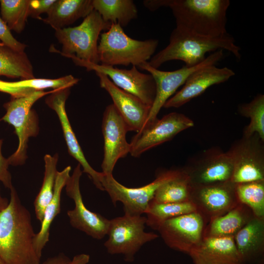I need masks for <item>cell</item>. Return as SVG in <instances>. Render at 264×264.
Masks as SVG:
<instances>
[{
  "mask_svg": "<svg viewBox=\"0 0 264 264\" xmlns=\"http://www.w3.org/2000/svg\"><path fill=\"white\" fill-rule=\"evenodd\" d=\"M78 164L65 186L67 195L74 202V208L68 210L67 215L71 226L90 236L101 240L107 235L110 220L92 212L85 206L80 189V180L82 174Z\"/></svg>",
  "mask_w": 264,
  "mask_h": 264,
  "instance_id": "14",
  "label": "cell"
},
{
  "mask_svg": "<svg viewBox=\"0 0 264 264\" xmlns=\"http://www.w3.org/2000/svg\"><path fill=\"white\" fill-rule=\"evenodd\" d=\"M235 74L231 68H220L215 65L199 69L189 76L182 88L166 101L163 108L180 107L203 93L210 87L225 82Z\"/></svg>",
  "mask_w": 264,
  "mask_h": 264,
  "instance_id": "20",
  "label": "cell"
},
{
  "mask_svg": "<svg viewBox=\"0 0 264 264\" xmlns=\"http://www.w3.org/2000/svg\"><path fill=\"white\" fill-rule=\"evenodd\" d=\"M264 141L255 133L242 136L227 151L233 164L231 181L239 183L264 180Z\"/></svg>",
  "mask_w": 264,
  "mask_h": 264,
  "instance_id": "11",
  "label": "cell"
},
{
  "mask_svg": "<svg viewBox=\"0 0 264 264\" xmlns=\"http://www.w3.org/2000/svg\"><path fill=\"white\" fill-rule=\"evenodd\" d=\"M158 44L156 39L137 40L128 36L118 23H112L100 35L98 54L101 65L138 66L148 62Z\"/></svg>",
  "mask_w": 264,
  "mask_h": 264,
  "instance_id": "4",
  "label": "cell"
},
{
  "mask_svg": "<svg viewBox=\"0 0 264 264\" xmlns=\"http://www.w3.org/2000/svg\"><path fill=\"white\" fill-rule=\"evenodd\" d=\"M90 259L89 255L87 254H80L75 255L67 264H87Z\"/></svg>",
  "mask_w": 264,
  "mask_h": 264,
  "instance_id": "39",
  "label": "cell"
},
{
  "mask_svg": "<svg viewBox=\"0 0 264 264\" xmlns=\"http://www.w3.org/2000/svg\"><path fill=\"white\" fill-rule=\"evenodd\" d=\"M111 24L104 21L100 15L93 10L79 25L55 30V37L62 44V51L53 46L50 48V51L64 57L73 55L80 60L98 64V38L101 31L108 30Z\"/></svg>",
  "mask_w": 264,
  "mask_h": 264,
  "instance_id": "5",
  "label": "cell"
},
{
  "mask_svg": "<svg viewBox=\"0 0 264 264\" xmlns=\"http://www.w3.org/2000/svg\"><path fill=\"white\" fill-rule=\"evenodd\" d=\"M70 171L71 167L68 166L57 173L53 197L44 209L41 228L36 234L34 241L35 250L40 259L43 250L49 241L51 224L61 211V193L70 176Z\"/></svg>",
  "mask_w": 264,
  "mask_h": 264,
  "instance_id": "23",
  "label": "cell"
},
{
  "mask_svg": "<svg viewBox=\"0 0 264 264\" xmlns=\"http://www.w3.org/2000/svg\"><path fill=\"white\" fill-rule=\"evenodd\" d=\"M69 93V88L53 90L46 97L45 103L58 115L69 154L82 167L83 172L88 174L96 187L104 191L101 182L103 173L95 170L87 160L67 116L65 104Z\"/></svg>",
  "mask_w": 264,
  "mask_h": 264,
  "instance_id": "18",
  "label": "cell"
},
{
  "mask_svg": "<svg viewBox=\"0 0 264 264\" xmlns=\"http://www.w3.org/2000/svg\"><path fill=\"white\" fill-rule=\"evenodd\" d=\"M70 260L64 254L60 253L52 257L48 258L43 264H67Z\"/></svg>",
  "mask_w": 264,
  "mask_h": 264,
  "instance_id": "38",
  "label": "cell"
},
{
  "mask_svg": "<svg viewBox=\"0 0 264 264\" xmlns=\"http://www.w3.org/2000/svg\"><path fill=\"white\" fill-rule=\"evenodd\" d=\"M146 217L125 214L110 220L104 243L107 252L111 255L121 254L127 262L133 261L141 247L158 237L154 232L145 231Z\"/></svg>",
  "mask_w": 264,
  "mask_h": 264,
  "instance_id": "7",
  "label": "cell"
},
{
  "mask_svg": "<svg viewBox=\"0 0 264 264\" xmlns=\"http://www.w3.org/2000/svg\"><path fill=\"white\" fill-rule=\"evenodd\" d=\"M182 169L192 185H207L231 181L233 164L228 152L214 148L204 151Z\"/></svg>",
  "mask_w": 264,
  "mask_h": 264,
  "instance_id": "16",
  "label": "cell"
},
{
  "mask_svg": "<svg viewBox=\"0 0 264 264\" xmlns=\"http://www.w3.org/2000/svg\"><path fill=\"white\" fill-rule=\"evenodd\" d=\"M194 125L191 119L176 112L166 114L160 119L157 118L133 136L130 143V154L138 157L146 151L171 140L178 133Z\"/></svg>",
  "mask_w": 264,
  "mask_h": 264,
  "instance_id": "13",
  "label": "cell"
},
{
  "mask_svg": "<svg viewBox=\"0 0 264 264\" xmlns=\"http://www.w3.org/2000/svg\"><path fill=\"white\" fill-rule=\"evenodd\" d=\"M236 184L231 181L207 185H192L190 200L208 222L222 215L239 203Z\"/></svg>",
  "mask_w": 264,
  "mask_h": 264,
  "instance_id": "17",
  "label": "cell"
},
{
  "mask_svg": "<svg viewBox=\"0 0 264 264\" xmlns=\"http://www.w3.org/2000/svg\"><path fill=\"white\" fill-rule=\"evenodd\" d=\"M2 140L0 139V181L7 188L10 189L12 186L11 176L8 171L9 164L8 159L4 158L1 153Z\"/></svg>",
  "mask_w": 264,
  "mask_h": 264,
  "instance_id": "37",
  "label": "cell"
},
{
  "mask_svg": "<svg viewBox=\"0 0 264 264\" xmlns=\"http://www.w3.org/2000/svg\"><path fill=\"white\" fill-rule=\"evenodd\" d=\"M234 239L244 264H258L264 261V218L254 216Z\"/></svg>",
  "mask_w": 264,
  "mask_h": 264,
  "instance_id": "22",
  "label": "cell"
},
{
  "mask_svg": "<svg viewBox=\"0 0 264 264\" xmlns=\"http://www.w3.org/2000/svg\"><path fill=\"white\" fill-rule=\"evenodd\" d=\"M254 217L250 209L240 202L224 214L209 221L204 237L234 236Z\"/></svg>",
  "mask_w": 264,
  "mask_h": 264,
  "instance_id": "25",
  "label": "cell"
},
{
  "mask_svg": "<svg viewBox=\"0 0 264 264\" xmlns=\"http://www.w3.org/2000/svg\"><path fill=\"white\" fill-rule=\"evenodd\" d=\"M197 211L195 204L191 201L176 203H157L151 200L145 212L146 225L157 230L165 220Z\"/></svg>",
  "mask_w": 264,
  "mask_h": 264,
  "instance_id": "28",
  "label": "cell"
},
{
  "mask_svg": "<svg viewBox=\"0 0 264 264\" xmlns=\"http://www.w3.org/2000/svg\"><path fill=\"white\" fill-rule=\"evenodd\" d=\"M258 264H264V261L260 262V263H259Z\"/></svg>",
  "mask_w": 264,
  "mask_h": 264,
  "instance_id": "42",
  "label": "cell"
},
{
  "mask_svg": "<svg viewBox=\"0 0 264 264\" xmlns=\"http://www.w3.org/2000/svg\"><path fill=\"white\" fill-rule=\"evenodd\" d=\"M188 255L194 264H244L234 236L203 237Z\"/></svg>",
  "mask_w": 264,
  "mask_h": 264,
  "instance_id": "21",
  "label": "cell"
},
{
  "mask_svg": "<svg viewBox=\"0 0 264 264\" xmlns=\"http://www.w3.org/2000/svg\"><path fill=\"white\" fill-rule=\"evenodd\" d=\"M207 223L196 211L165 220L157 231L169 247L188 254L202 240Z\"/></svg>",
  "mask_w": 264,
  "mask_h": 264,
  "instance_id": "12",
  "label": "cell"
},
{
  "mask_svg": "<svg viewBox=\"0 0 264 264\" xmlns=\"http://www.w3.org/2000/svg\"><path fill=\"white\" fill-rule=\"evenodd\" d=\"M239 202L252 211L254 216L264 218V180L236 184Z\"/></svg>",
  "mask_w": 264,
  "mask_h": 264,
  "instance_id": "31",
  "label": "cell"
},
{
  "mask_svg": "<svg viewBox=\"0 0 264 264\" xmlns=\"http://www.w3.org/2000/svg\"><path fill=\"white\" fill-rule=\"evenodd\" d=\"M44 175L41 189L37 195L34 206L37 219L41 222L44 209L53 195L57 173L58 155L46 154L44 157Z\"/></svg>",
  "mask_w": 264,
  "mask_h": 264,
  "instance_id": "30",
  "label": "cell"
},
{
  "mask_svg": "<svg viewBox=\"0 0 264 264\" xmlns=\"http://www.w3.org/2000/svg\"><path fill=\"white\" fill-rule=\"evenodd\" d=\"M181 170L177 176L163 183L157 189L152 201L164 203L190 200L192 184L188 176Z\"/></svg>",
  "mask_w": 264,
  "mask_h": 264,
  "instance_id": "29",
  "label": "cell"
},
{
  "mask_svg": "<svg viewBox=\"0 0 264 264\" xmlns=\"http://www.w3.org/2000/svg\"><path fill=\"white\" fill-rule=\"evenodd\" d=\"M0 264H7L0 258Z\"/></svg>",
  "mask_w": 264,
  "mask_h": 264,
  "instance_id": "41",
  "label": "cell"
},
{
  "mask_svg": "<svg viewBox=\"0 0 264 264\" xmlns=\"http://www.w3.org/2000/svg\"><path fill=\"white\" fill-rule=\"evenodd\" d=\"M8 203L9 200L7 198L2 197L0 193V212L6 208Z\"/></svg>",
  "mask_w": 264,
  "mask_h": 264,
  "instance_id": "40",
  "label": "cell"
},
{
  "mask_svg": "<svg viewBox=\"0 0 264 264\" xmlns=\"http://www.w3.org/2000/svg\"><path fill=\"white\" fill-rule=\"evenodd\" d=\"M56 0H30L29 16L41 20L40 15L49 11Z\"/></svg>",
  "mask_w": 264,
  "mask_h": 264,
  "instance_id": "36",
  "label": "cell"
},
{
  "mask_svg": "<svg viewBox=\"0 0 264 264\" xmlns=\"http://www.w3.org/2000/svg\"><path fill=\"white\" fill-rule=\"evenodd\" d=\"M22 80L35 78L32 65L25 52H19L0 42V76Z\"/></svg>",
  "mask_w": 264,
  "mask_h": 264,
  "instance_id": "26",
  "label": "cell"
},
{
  "mask_svg": "<svg viewBox=\"0 0 264 264\" xmlns=\"http://www.w3.org/2000/svg\"><path fill=\"white\" fill-rule=\"evenodd\" d=\"M65 57L70 58L76 65L85 67L88 71L104 74L118 88L138 97L151 108L155 97L156 85L150 74L140 72L135 66L130 69H121L86 62L73 55Z\"/></svg>",
  "mask_w": 264,
  "mask_h": 264,
  "instance_id": "10",
  "label": "cell"
},
{
  "mask_svg": "<svg viewBox=\"0 0 264 264\" xmlns=\"http://www.w3.org/2000/svg\"><path fill=\"white\" fill-rule=\"evenodd\" d=\"M225 50L237 59L241 58V48L230 34L217 38H210L193 34L176 27L172 32L169 44L148 62L151 66L158 68L164 63L179 60L185 66L198 65L206 58L208 52Z\"/></svg>",
  "mask_w": 264,
  "mask_h": 264,
  "instance_id": "3",
  "label": "cell"
},
{
  "mask_svg": "<svg viewBox=\"0 0 264 264\" xmlns=\"http://www.w3.org/2000/svg\"><path fill=\"white\" fill-rule=\"evenodd\" d=\"M7 206L0 212V258L7 264H40L29 211L12 186Z\"/></svg>",
  "mask_w": 264,
  "mask_h": 264,
  "instance_id": "2",
  "label": "cell"
},
{
  "mask_svg": "<svg viewBox=\"0 0 264 264\" xmlns=\"http://www.w3.org/2000/svg\"><path fill=\"white\" fill-rule=\"evenodd\" d=\"M223 50H218L211 53L198 65L192 67L184 66L174 71L159 70L151 66L148 62L138 66L140 69L148 72L152 76L156 85L155 99L144 127L157 118L159 112L166 101L184 85L191 74L206 66L215 65L223 58Z\"/></svg>",
  "mask_w": 264,
  "mask_h": 264,
  "instance_id": "9",
  "label": "cell"
},
{
  "mask_svg": "<svg viewBox=\"0 0 264 264\" xmlns=\"http://www.w3.org/2000/svg\"><path fill=\"white\" fill-rule=\"evenodd\" d=\"M53 91H34L23 96L12 98L4 104L6 113L1 119L14 127L19 139L17 150L7 158L9 165L24 163L28 139L36 136L39 132L38 117L32 107L38 100Z\"/></svg>",
  "mask_w": 264,
  "mask_h": 264,
  "instance_id": "6",
  "label": "cell"
},
{
  "mask_svg": "<svg viewBox=\"0 0 264 264\" xmlns=\"http://www.w3.org/2000/svg\"><path fill=\"white\" fill-rule=\"evenodd\" d=\"M144 6L151 11L169 7L176 28L203 37L217 38L227 34L229 0H146Z\"/></svg>",
  "mask_w": 264,
  "mask_h": 264,
  "instance_id": "1",
  "label": "cell"
},
{
  "mask_svg": "<svg viewBox=\"0 0 264 264\" xmlns=\"http://www.w3.org/2000/svg\"><path fill=\"white\" fill-rule=\"evenodd\" d=\"M104 138V157L101 168L104 175L113 176L117 161L130 152V144L126 140L129 132L121 116L112 104L105 109L102 123Z\"/></svg>",
  "mask_w": 264,
  "mask_h": 264,
  "instance_id": "15",
  "label": "cell"
},
{
  "mask_svg": "<svg viewBox=\"0 0 264 264\" xmlns=\"http://www.w3.org/2000/svg\"><path fill=\"white\" fill-rule=\"evenodd\" d=\"M0 40L1 42L19 52H24L26 44L17 40L6 24L0 17Z\"/></svg>",
  "mask_w": 264,
  "mask_h": 264,
  "instance_id": "35",
  "label": "cell"
},
{
  "mask_svg": "<svg viewBox=\"0 0 264 264\" xmlns=\"http://www.w3.org/2000/svg\"><path fill=\"white\" fill-rule=\"evenodd\" d=\"M94 10L92 0H56L42 19L55 30L66 27L81 18H85Z\"/></svg>",
  "mask_w": 264,
  "mask_h": 264,
  "instance_id": "24",
  "label": "cell"
},
{
  "mask_svg": "<svg viewBox=\"0 0 264 264\" xmlns=\"http://www.w3.org/2000/svg\"><path fill=\"white\" fill-rule=\"evenodd\" d=\"M79 80L71 75H68L57 79L33 78L24 79L19 81L11 82L14 88H27L33 90H43L44 89L51 88L53 90L67 88H70L76 84Z\"/></svg>",
  "mask_w": 264,
  "mask_h": 264,
  "instance_id": "34",
  "label": "cell"
},
{
  "mask_svg": "<svg viewBox=\"0 0 264 264\" xmlns=\"http://www.w3.org/2000/svg\"><path fill=\"white\" fill-rule=\"evenodd\" d=\"M99 77L100 87L110 95L129 132H138L143 128L151 107L135 96L116 86L104 74L95 72Z\"/></svg>",
  "mask_w": 264,
  "mask_h": 264,
  "instance_id": "19",
  "label": "cell"
},
{
  "mask_svg": "<svg viewBox=\"0 0 264 264\" xmlns=\"http://www.w3.org/2000/svg\"><path fill=\"white\" fill-rule=\"evenodd\" d=\"M238 111L250 120L242 136L250 137L256 133L264 141V95L259 94L250 102L240 105Z\"/></svg>",
  "mask_w": 264,
  "mask_h": 264,
  "instance_id": "32",
  "label": "cell"
},
{
  "mask_svg": "<svg viewBox=\"0 0 264 264\" xmlns=\"http://www.w3.org/2000/svg\"><path fill=\"white\" fill-rule=\"evenodd\" d=\"M30 0H0L1 19L10 30L20 33L29 16Z\"/></svg>",
  "mask_w": 264,
  "mask_h": 264,
  "instance_id": "33",
  "label": "cell"
},
{
  "mask_svg": "<svg viewBox=\"0 0 264 264\" xmlns=\"http://www.w3.org/2000/svg\"><path fill=\"white\" fill-rule=\"evenodd\" d=\"M94 10L104 21L126 26L137 17L138 10L132 0H92Z\"/></svg>",
  "mask_w": 264,
  "mask_h": 264,
  "instance_id": "27",
  "label": "cell"
},
{
  "mask_svg": "<svg viewBox=\"0 0 264 264\" xmlns=\"http://www.w3.org/2000/svg\"><path fill=\"white\" fill-rule=\"evenodd\" d=\"M181 171V169H178L162 172L152 182L136 188L125 186L113 176L103 174L101 182L104 191L108 193L113 204L118 201L123 204L124 214L142 215L145 213L157 189L163 183L177 176Z\"/></svg>",
  "mask_w": 264,
  "mask_h": 264,
  "instance_id": "8",
  "label": "cell"
}]
</instances>
